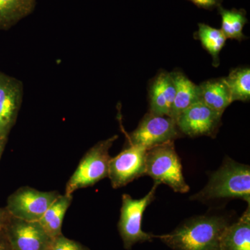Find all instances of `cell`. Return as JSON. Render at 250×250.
Returning <instances> with one entry per match:
<instances>
[{
	"label": "cell",
	"mask_w": 250,
	"mask_h": 250,
	"mask_svg": "<svg viewBox=\"0 0 250 250\" xmlns=\"http://www.w3.org/2000/svg\"><path fill=\"white\" fill-rule=\"evenodd\" d=\"M229 225L224 216H197L181 224L172 232L154 238L173 250H221L220 239Z\"/></svg>",
	"instance_id": "1"
},
{
	"label": "cell",
	"mask_w": 250,
	"mask_h": 250,
	"mask_svg": "<svg viewBox=\"0 0 250 250\" xmlns=\"http://www.w3.org/2000/svg\"><path fill=\"white\" fill-rule=\"evenodd\" d=\"M224 198L242 199L250 205V167L227 158L223 165L211 174L208 184L190 197L205 202Z\"/></svg>",
	"instance_id": "2"
},
{
	"label": "cell",
	"mask_w": 250,
	"mask_h": 250,
	"mask_svg": "<svg viewBox=\"0 0 250 250\" xmlns=\"http://www.w3.org/2000/svg\"><path fill=\"white\" fill-rule=\"evenodd\" d=\"M154 182L168 186L174 192L187 193L190 187L186 182L182 162L170 141L148 148L146 156V173Z\"/></svg>",
	"instance_id": "3"
},
{
	"label": "cell",
	"mask_w": 250,
	"mask_h": 250,
	"mask_svg": "<svg viewBox=\"0 0 250 250\" xmlns=\"http://www.w3.org/2000/svg\"><path fill=\"white\" fill-rule=\"evenodd\" d=\"M117 135L93 146L82 158L76 170L72 174L65 187V194L72 195L77 190L92 187L108 177V167L111 157L109 150Z\"/></svg>",
	"instance_id": "4"
},
{
	"label": "cell",
	"mask_w": 250,
	"mask_h": 250,
	"mask_svg": "<svg viewBox=\"0 0 250 250\" xmlns=\"http://www.w3.org/2000/svg\"><path fill=\"white\" fill-rule=\"evenodd\" d=\"M159 185L154 182L147 195L139 200L133 199L128 194H123L118 231L125 249H131L138 243L152 241L154 238V235L143 231L142 220L145 210L155 199L156 190Z\"/></svg>",
	"instance_id": "5"
},
{
	"label": "cell",
	"mask_w": 250,
	"mask_h": 250,
	"mask_svg": "<svg viewBox=\"0 0 250 250\" xmlns=\"http://www.w3.org/2000/svg\"><path fill=\"white\" fill-rule=\"evenodd\" d=\"M60 195L57 191H40L29 187H21L8 197L5 209L13 218L39 222Z\"/></svg>",
	"instance_id": "6"
},
{
	"label": "cell",
	"mask_w": 250,
	"mask_h": 250,
	"mask_svg": "<svg viewBox=\"0 0 250 250\" xmlns=\"http://www.w3.org/2000/svg\"><path fill=\"white\" fill-rule=\"evenodd\" d=\"M181 133L173 118L167 116H158L148 113L145 115L139 126L129 135V145L152 147L175 141Z\"/></svg>",
	"instance_id": "7"
},
{
	"label": "cell",
	"mask_w": 250,
	"mask_h": 250,
	"mask_svg": "<svg viewBox=\"0 0 250 250\" xmlns=\"http://www.w3.org/2000/svg\"><path fill=\"white\" fill-rule=\"evenodd\" d=\"M3 234L13 250H48L52 238L39 222H29L10 216Z\"/></svg>",
	"instance_id": "8"
},
{
	"label": "cell",
	"mask_w": 250,
	"mask_h": 250,
	"mask_svg": "<svg viewBox=\"0 0 250 250\" xmlns=\"http://www.w3.org/2000/svg\"><path fill=\"white\" fill-rule=\"evenodd\" d=\"M147 149L143 146L129 145L116 157L111 158L108 177L113 188L125 187L145 175Z\"/></svg>",
	"instance_id": "9"
},
{
	"label": "cell",
	"mask_w": 250,
	"mask_h": 250,
	"mask_svg": "<svg viewBox=\"0 0 250 250\" xmlns=\"http://www.w3.org/2000/svg\"><path fill=\"white\" fill-rule=\"evenodd\" d=\"M223 114L198 101L179 115L176 120L181 134L190 137H215L221 124Z\"/></svg>",
	"instance_id": "10"
},
{
	"label": "cell",
	"mask_w": 250,
	"mask_h": 250,
	"mask_svg": "<svg viewBox=\"0 0 250 250\" xmlns=\"http://www.w3.org/2000/svg\"><path fill=\"white\" fill-rule=\"evenodd\" d=\"M23 83L0 71V139H8L22 104Z\"/></svg>",
	"instance_id": "11"
},
{
	"label": "cell",
	"mask_w": 250,
	"mask_h": 250,
	"mask_svg": "<svg viewBox=\"0 0 250 250\" xmlns=\"http://www.w3.org/2000/svg\"><path fill=\"white\" fill-rule=\"evenodd\" d=\"M174 97L175 85L171 72H160L149 88V113L170 117Z\"/></svg>",
	"instance_id": "12"
},
{
	"label": "cell",
	"mask_w": 250,
	"mask_h": 250,
	"mask_svg": "<svg viewBox=\"0 0 250 250\" xmlns=\"http://www.w3.org/2000/svg\"><path fill=\"white\" fill-rule=\"evenodd\" d=\"M175 85V97L171 110L170 117L176 121L179 115L194 104L200 101L199 85L182 72H171Z\"/></svg>",
	"instance_id": "13"
},
{
	"label": "cell",
	"mask_w": 250,
	"mask_h": 250,
	"mask_svg": "<svg viewBox=\"0 0 250 250\" xmlns=\"http://www.w3.org/2000/svg\"><path fill=\"white\" fill-rule=\"evenodd\" d=\"M221 250H250V205L239 220L229 225L220 239Z\"/></svg>",
	"instance_id": "14"
},
{
	"label": "cell",
	"mask_w": 250,
	"mask_h": 250,
	"mask_svg": "<svg viewBox=\"0 0 250 250\" xmlns=\"http://www.w3.org/2000/svg\"><path fill=\"white\" fill-rule=\"evenodd\" d=\"M199 88L200 101L221 114H223L225 109L232 103L225 77L202 82L199 85Z\"/></svg>",
	"instance_id": "15"
},
{
	"label": "cell",
	"mask_w": 250,
	"mask_h": 250,
	"mask_svg": "<svg viewBox=\"0 0 250 250\" xmlns=\"http://www.w3.org/2000/svg\"><path fill=\"white\" fill-rule=\"evenodd\" d=\"M72 200V195L65 193L59 195L39 220L41 226L52 239L62 234V222Z\"/></svg>",
	"instance_id": "16"
},
{
	"label": "cell",
	"mask_w": 250,
	"mask_h": 250,
	"mask_svg": "<svg viewBox=\"0 0 250 250\" xmlns=\"http://www.w3.org/2000/svg\"><path fill=\"white\" fill-rule=\"evenodd\" d=\"M36 0H0V29L6 30L34 11Z\"/></svg>",
	"instance_id": "17"
},
{
	"label": "cell",
	"mask_w": 250,
	"mask_h": 250,
	"mask_svg": "<svg viewBox=\"0 0 250 250\" xmlns=\"http://www.w3.org/2000/svg\"><path fill=\"white\" fill-rule=\"evenodd\" d=\"M218 10L222 18L220 29L227 39L241 41L246 39L243 32V27L248 22L246 11L244 9H224L222 5L219 6Z\"/></svg>",
	"instance_id": "18"
},
{
	"label": "cell",
	"mask_w": 250,
	"mask_h": 250,
	"mask_svg": "<svg viewBox=\"0 0 250 250\" xmlns=\"http://www.w3.org/2000/svg\"><path fill=\"white\" fill-rule=\"evenodd\" d=\"M197 39L201 42L202 47L210 54L213 60V65L218 67L219 54L225 43L227 38L224 35L221 29H215L208 24L199 23Z\"/></svg>",
	"instance_id": "19"
},
{
	"label": "cell",
	"mask_w": 250,
	"mask_h": 250,
	"mask_svg": "<svg viewBox=\"0 0 250 250\" xmlns=\"http://www.w3.org/2000/svg\"><path fill=\"white\" fill-rule=\"evenodd\" d=\"M231 94V102H248L250 99V67L233 69L225 77Z\"/></svg>",
	"instance_id": "20"
},
{
	"label": "cell",
	"mask_w": 250,
	"mask_h": 250,
	"mask_svg": "<svg viewBox=\"0 0 250 250\" xmlns=\"http://www.w3.org/2000/svg\"><path fill=\"white\" fill-rule=\"evenodd\" d=\"M48 250H90L79 242L67 238L63 235L53 238Z\"/></svg>",
	"instance_id": "21"
},
{
	"label": "cell",
	"mask_w": 250,
	"mask_h": 250,
	"mask_svg": "<svg viewBox=\"0 0 250 250\" xmlns=\"http://www.w3.org/2000/svg\"><path fill=\"white\" fill-rule=\"evenodd\" d=\"M198 7L207 10L218 9L222 5V0H189Z\"/></svg>",
	"instance_id": "22"
},
{
	"label": "cell",
	"mask_w": 250,
	"mask_h": 250,
	"mask_svg": "<svg viewBox=\"0 0 250 250\" xmlns=\"http://www.w3.org/2000/svg\"><path fill=\"white\" fill-rule=\"evenodd\" d=\"M9 218V213L4 208H0V236L3 233L5 225Z\"/></svg>",
	"instance_id": "23"
},
{
	"label": "cell",
	"mask_w": 250,
	"mask_h": 250,
	"mask_svg": "<svg viewBox=\"0 0 250 250\" xmlns=\"http://www.w3.org/2000/svg\"><path fill=\"white\" fill-rule=\"evenodd\" d=\"M0 250H13L6 240L5 239L3 233L0 236Z\"/></svg>",
	"instance_id": "24"
},
{
	"label": "cell",
	"mask_w": 250,
	"mask_h": 250,
	"mask_svg": "<svg viewBox=\"0 0 250 250\" xmlns=\"http://www.w3.org/2000/svg\"><path fill=\"white\" fill-rule=\"evenodd\" d=\"M8 139H0V159H1L2 153L4 152L5 146L7 142Z\"/></svg>",
	"instance_id": "25"
}]
</instances>
